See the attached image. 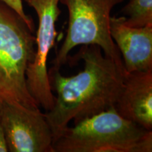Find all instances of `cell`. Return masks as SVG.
I'll list each match as a JSON object with an SVG mask.
<instances>
[{"label": "cell", "instance_id": "obj_1", "mask_svg": "<svg viewBox=\"0 0 152 152\" xmlns=\"http://www.w3.org/2000/svg\"><path fill=\"white\" fill-rule=\"evenodd\" d=\"M75 59L84 61V69L66 77L51 67L48 77L54 106L45 113L54 139L68 126L85 118L114 107L124 83V66L104 55L96 45H83Z\"/></svg>", "mask_w": 152, "mask_h": 152}, {"label": "cell", "instance_id": "obj_2", "mask_svg": "<svg viewBox=\"0 0 152 152\" xmlns=\"http://www.w3.org/2000/svg\"><path fill=\"white\" fill-rule=\"evenodd\" d=\"M73 123L54 139L53 152L152 151V131L121 116L114 107Z\"/></svg>", "mask_w": 152, "mask_h": 152}, {"label": "cell", "instance_id": "obj_3", "mask_svg": "<svg viewBox=\"0 0 152 152\" xmlns=\"http://www.w3.org/2000/svg\"><path fill=\"white\" fill-rule=\"evenodd\" d=\"M33 33L16 11L0 1V100L37 109L26 83V71L35 55Z\"/></svg>", "mask_w": 152, "mask_h": 152}, {"label": "cell", "instance_id": "obj_4", "mask_svg": "<svg viewBox=\"0 0 152 152\" xmlns=\"http://www.w3.org/2000/svg\"><path fill=\"white\" fill-rule=\"evenodd\" d=\"M124 0H60L67 7L68 25L52 68L60 70L72 49L79 45H96L105 56L123 65L121 54L110 33L111 11ZM124 66V65H123Z\"/></svg>", "mask_w": 152, "mask_h": 152}, {"label": "cell", "instance_id": "obj_5", "mask_svg": "<svg viewBox=\"0 0 152 152\" xmlns=\"http://www.w3.org/2000/svg\"><path fill=\"white\" fill-rule=\"evenodd\" d=\"M33 8L38 17L35 37V58L26 71V83L30 94L39 106L46 111L54 106V95L48 77V56L54 46L57 32L56 23L61 14L60 0H22Z\"/></svg>", "mask_w": 152, "mask_h": 152}, {"label": "cell", "instance_id": "obj_6", "mask_svg": "<svg viewBox=\"0 0 152 152\" xmlns=\"http://www.w3.org/2000/svg\"><path fill=\"white\" fill-rule=\"evenodd\" d=\"M0 123L10 152H53L54 134L45 113L2 102Z\"/></svg>", "mask_w": 152, "mask_h": 152}, {"label": "cell", "instance_id": "obj_7", "mask_svg": "<svg viewBox=\"0 0 152 152\" xmlns=\"http://www.w3.org/2000/svg\"><path fill=\"white\" fill-rule=\"evenodd\" d=\"M125 18L111 16L110 33L122 55L125 71H152V26L130 27Z\"/></svg>", "mask_w": 152, "mask_h": 152}, {"label": "cell", "instance_id": "obj_8", "mask_svg": "<svg viewBox=\"0 0 152 152\" xmlns=\"http://www.w3.org/2000/svg\"><path fill=\"white\" fill-rule=\"evenodd\" d=\"M121 116L152 130V71L127 72L114 106Z\"/></svg>", "mask_w": 152, "mask_h": 152}, {"label": "cell", "instance_id": "obj_9", "mask_svg": "<svg viewBox=\"0 0 152 152\" xmlns=\"http://www.w3.org/2000/svg\"><path fill=\"white\" fill-rule=\"evenodd\" d=\"M125 23L130 27L152 26V0H130L123 7Z\"/></svg>", "mask_w": 152, "mask_h": 152}, {"label": "cell", "instance_id": "obj_10", "mask_svg": "<svg viewBox=\"0 0 152 152\" xmlns=\"http://www.w3.org/2000/svg\"><path fill=\"white\" fill-rule=\"evenodd\" d=\"M3 1L7 6H9L10 8L13 10L16 11L20 18L26 22V23L28 25V27L34 31V22L31 17L28 16L25 12L23 6V1L22 0H0Z\"/></svg>", "mask_w": 152, "mask_h": 152}, {"label": "cell", "instance_id": "obj_11", "mask_svg": "<svg viewBox=\"0 0 152 152\" xmlns=\"http://www.w3.org/2000/svg\"><path fill=\"white\" fill-rule=\"evenodd\" d=\"M2 101L0 100V109H1V106ZM8 151V147H7V141H6L4 132V129L1 126V123H0V152H7Z\"/></svg>", "mask_w": 152, "mask_h": 152}]
</instances>
